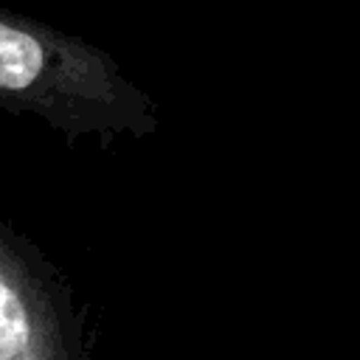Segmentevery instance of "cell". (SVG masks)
I'll list each match as a JSON object with an SVG mask.
<instances>
[{"instance_id":"2","label":"cell","mask_w":360,"mask_h":360,"mask_svg":"<svg viewBox=\"0 0 360 360\" xmlns=\"http://www.w3.org/2000/svg\"><path fill=\"white\" fill-rule=\"evenodd\" d=\"M28 340V323L20 298L0 281V360L22 352Z\"/></svg>"},{"instance_id":"1","label":"cell","mask_w":360,"mask_h":360,"mask_svg":"<svg viewBox=\"0 0 360 360\" xmlns=\"http://www.w3.org/2000/svg\"><path fill=\"white\" fill-rule=\"evenodd\" d=\"M42 68V48L34 37L0 22V87H28Z\"/></svg>"}]
</instances>
